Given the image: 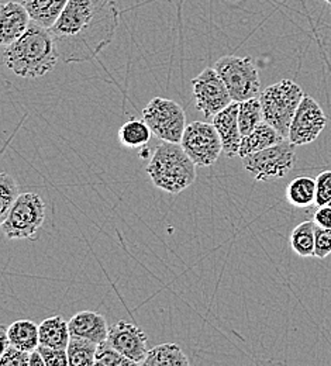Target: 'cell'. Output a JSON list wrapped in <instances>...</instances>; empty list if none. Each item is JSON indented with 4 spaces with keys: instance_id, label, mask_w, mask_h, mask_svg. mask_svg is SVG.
I'll list each match as a JSON object with an SVG mask.
<instances>
[{
    "instance_id": "obj_1",
    "label": "cell",
    "mask_w": 331,
    "mask_h": 366,
    "mask_svg": "<svg viewBox=\"0 0 331 366\" xmlns=\"http://www.w3.org/2000/svg\"><path fill=\"white\" fill-rule=\"evenodd\" d=\"M116 0H68L49 29L65 62H85L109 46L119 26Z\"/></svg>"
},
{
    "instance_id": "obj_2",
    "label": "cell",
    "mask_w": 331,
    "mask_h": 366,
    "mask_svg": "<svg viewBox=\"0 0 331 366\" xmlns=\"http://www.w3.org/2000/svg\"><path fill=\"white\" fill-rule=\"evenodd\" d=\"M61 54L47 27L31 21L27 31L14 43L4 46L3 61L17 76L34 79L51 72Z\"/></svg>"
},
{
    "instance_id": "obj_3",
    "label": "cell",
    "mask_w": 331,
    "mask_h": 366,
    "mask_svg": "<svg viewBox=\"0 0 331 366\" xmlns=\"http://www.w3.org/2000/svg\"><path fill=\"white\" fill-rule=\"evenodd\" d=\"M196 167L181 142L162 141L145 171L158 189L178 194L196 181Z\"/></svg>"
},
{
    "instance_id": "obj_4",
    "label": "cell",
    "mask_w": 331,
    "mask_h": 366,
    "mask_svg": "<svg viewBox=\"0 0 331 366\" xmlns=\"http://www.w3.org/2000/svg\"><path fill=\"white\" fill-rule=\"evenodd\" d=\"M305 93L293 81L284 79L268 86L260 94L264 120L281 136L287 138L293 116Z\"/></svg>"
},
{
    "instance_id": "obj_5",
    "label": "cell",
    "mask_w": 331,
    "mask_h": 366,
    "mask_svg": "<svg viewBox=\"0 0 331 366\" xmlns=\"http://www.w3.org/2000/svg\"><path fill=\"white\" fill-rule=\"evenodd\" d=\"M46 220V203L37 193H23L1 222L7 239H34Z\"/></svg>"
},
{
    "instance_id": "obj_6",
    "label": "cell",
    "mask_w": 331,
    "mask_h": 366,
    "mask_svg": "<svg viewBox=\"0 0 331 366\" xmlns=\"http://www.w3.org/2000/svg\"><path fill=\"white\" fill-rule=\"evenodd\" d=\"M220 74L234 102H244L261 94V79L257 65L250 56L226 55L216 61Z\"/></svg>"
},
{
    "instance_id": "obj_7",
    "label": "cell",
    "mask_w": 331,
    "mask_h": 366,
    "mask_svg": "<svg viewBox=\"0 0 331 366\" xmlns=\"http://www.w3.org/2000/svg\"><path fill=\"white\" fill-rule=\"evenodd\" d=\"M295 147L293 142L285 138L267 149L244 157V168L260 182L284 178L296 164Z\"/></svg>"
},
{
    "instance_id": "obj_8",
    "label": "cell",
    "mask_w": 331,
    "mask_h": 366,
    "mask_svg": "<svg viewBox=\"0 0 331 366\" xmlns=\"http://www.w3.org/2000/svg\"><path fill=\"white\" fill-rule=\"evenodd\" d=\"M142 119L161 141L181 142L187 129L185 110L177 102L165 97H154L142 110Z\"/></svg>"
},
{
    "instance_id": "obj_9",
    "label": "cell",
    "mask_w": 331,
    "mask_h": 366,
    "mask_svg": "<svg viewBox=\"0 0 331 366\" xmlns=\"http://www.w3.org/2000/svg\"><path fill=\"white\" fill-rule=\"evenodd\" d=\"M190 84L196 107L207 119H213L234 102L216 68H204Z\"/></svg>"
},
{
    "instance_id": "obj_10",
    "label": "cell",
    "mask_w": 331,
    "mask_h": 366,
    "mask_svg": "<svg viewBox=\"0 0 331 366\" xmlns=\"http://www.w3.org/2000/svg\"><path fill=\"white\" fill-rule=\"evenodd\" d=\"M181 145L197 167H212L223 152L222 138L213 123L192 122L185 129Z\"/></svg>"
},
{
    "instance_id": "obj_11",
    "label": "cell",
    "mask_w": 331,
    "mask_h": 366,
    "mask_svg": "<svg viewBox=\"0 0 331 366\" xmlns=\"http://www.w3.org/2000/svg\"><path fill=\"white\" fill-rule=\"evenodd\" d=\"M327 124V117L320 104L309 94H305L290 124L287 139L297 145L316 141Z\"/></svg>"
},
{
    "instance_id": "obj_12",
    "label": "cell",
    "mask_w": 331,
    "mask_h": 366,
    "mask_svg": "<svg viewBox=\"0 0 331 366\" xmlns=\"http://www.w3.org/2000/svg\"><path fill=\"white\" fill-rule=\"evenodd\" d=\"M107 342L136 365H142L147 358L148 337L139 325L133 322L120 320L112 325L109 328Z\"/></svg>"
},
{
    "instance_id": "obj_13",
    "label": "cell",
    "mask_w": 331,
    "mask_h": 366,
    "mask_svg": "<svg viewBox=\"0 0 331 366\" xmlns=\"http://www.w3.org/2000/svg\"><path fill=\"white\" fill-rule=\"evenodd\" d=\"M0 43L6 46L20 39L31 24V17L21 1H6L0 6Z\"/></svg>"
},
{
    "instance_id": "obj_14",
    "label": "cell",
    "mask_w": 331,
    "mask_h": 366,
    "mask_svg": "<svg viewBox=\"0 0 331 366\" xmlns=\"http://www.w3.org/2000/svg\"><path fill=\"white\" fill-rule=\"evenodd\" d=\"M223 144V154L229 158L238 155L242 134L238 124V102H233L230 106L223 109L212 119Z\"/></svg>"
},
{
    "instance_id": "obj_15",
    "label": "cell",
    "mask_w": 331,
    "mask_h": 366,
    "mask_svg": "<svg viewBox=\"0 0 331 366\" xmlns=\"http://www.w3.org/2000/svg\"><path fill=\"white\" fill-rule=\"evenodd\" d=\"M109 325L104 316L92 312L84 310L75 315L69 320V332L72 337H79L89 340L97 345H102L109 338Z\"/></svg>"
},
{
    "instance_id": "obj_16",
    "label": "cell",
    "mask_w": 331,
    "mask_h": 366,
    "mask_svg": "<svg viewBox=\"0 0 331 366\" xmlns=\"http://www.w3.org/2000/svg\"><path fill=\"white\" fill-rule=\"evenodd\" d=\"M282 139H285V138L270 123H267L264 120L262 123H260L254 129L252 133L242 137L241 145H239V151H238V157L244 158L250 154L260 152L262 149H267V148L281 142Z\"/></svg>"
},
{
    "instance_id": "obj_17",
    "label": "cell",
    "mask_w": 331,
    "mask_h": 366,
    "mask_svg": "<svg viewBox=\"0 0 331 366\" xmlns=\"http://www.w3.org/2000/svg\"><path fill=\"white\" fill-rule=\"evenodd\" d=\"M40 345L49 348L66 350L71 332H69V321L61 316H52L43 321L40 325Z\"/></svg>"
},
{
    "instance_id": "obj_18",
    "label": "cell",
    "mask_w": 331,
    "mask_h": 366,
    "mask_svg": "<svg viewBox=\"0 0 331 366\" xmlns=\"http://www.w3.org/2000/svg\"><path fill=\"white\" fill-rule=\"evenodd\" d=\"M27 9L31 20L43 27L51 29L61 13L64 11L68 0H20Z\"/></svg>"
},
{
    "instance_id": "obj_19",
    "label": "cell",
    "mask_w": 331,
    "mask_h": 366,
    "mask_svg": "<svg viewBox=\"0 0 331 366\" xmlns=\"http://www.w3.org/2000/svg\"><path fill=\"white\" fill-rule=\"evenodd\" d=\"M10 344L31 352L40 345V328L31 320H17L7 327Z\"/></svg>"
},
{
    "instance_id": "obj_20",
    "label": "cell",
    "mask_w": 331,
    "mask_h": 366,
    "mask_svg": "<svg viewBox=\"0 0 331 366\" xmlns=\"http://www.w3.org/2000/svg\"><path fill=\"white\" fill-rule=\"evenodd\" d=\"M142 365L185 366L189 365V360L178 344L167 342L149 350Z\"/></svg>"
},
{
    "instance_id": "obj_21",
    "label": "cell",
    "mask_w": 331,
    "mask_h": 366,
    "mask_svg": "<svg viewBox=\"0 0 331 366\" xmlns=\"http://www.w3.org/2000/svg\"><path fill=\"white\" fill-rule=\"evenodd\" d=\"M316 229L317 224L315 220H307L296 226L290 232V247L296 255L302 258L315 257Z\"/></svg>"
},
{
    "instance_id": "obj_22",
    "label": "cell",
    "mask_w": 331,
    "mask_h": 366,
    "mask_svg": "<svg viewBox=\"0 0 331 366\" xmlns=\"http://www.w3.org/2000/svg\"><path fill=\"white\" fill-rule=\"evenodd\" d=\"M286 200L295 207H309L316 202V179L295 178L286 187Z\"/></svg>"
},
{
    "instance_id": "obj_23",
    "label": "cell",
    "mask_w": 331,
    "mask_h": 366,
    "mask_svg": "<svg viewBox=\"0 0 331 366\" xmlns=\"http://www.w3.org/2000/svg\"><path fill=\"white\" fill-rule=\"evenodd\" d=\"M99 345L79 337H72L69 340L66 352L68 361L71 366H92L95 365L96 352Z\"/></svg>"
},
{
    "instance_id": "obj_24",
    "label": "cell",
    "mask_w": 331,
    "mask_h": 366,
    "mask_svg": "<svg viewBox=\"0 0 331 366\" xmlns=\"http://www.w3.org/2000/svg\"><path fill=\"white\" fill-rule=\"evenodd\" d=\"M152 132L144 120L130 119L119 130V139L127 148H140L148 144Z\"/></svg>"
},
{
    "instance_id": "obj_25",
    "label": "cell",
    "mask_w": 331,
    "mask_h": 366,
    "mask_svg": "<svg viewBox=\"0 0 331 366\" xmlns=\"http://www.w3.org/2000/svg\"><path fill=\"white\" fill-rule=\"evenodd\" d=\"M264 122V113L260 97L244 100L238 103V124L242 137L254 132V129Z\"/></svg>"
},
{
    "instance_id": "obj_26",
    "label": "cell",
    "mask_w": 331,
    "mask_h": 366,
    "mask_svg": "<svg viewBox=\"0 0 331 366\" xmlns=\"http://www.w3.org/2000/svg\"><path fill=\"white\" fill-rule=\"evenodd\" d=\"M19 186L16 181L6 172L0 175V220L3 222L9 214L11 206L19 199Z\"/></svg>"
},
{
    "instance_id": "obj_27",
    "label": "cell",
    "mask_w": 331,
    "mask_h": 366,
    "mask_svg": "<svg viewBox=\"0 0 331 366\" xmlns=\"http://www.w3.org/2000/svg\"><path fill=\"white\" fill-rule=\"evenodd\" d=\"M95 365L97 366H129L136 365L132 360L122 355L107 341L99 345L96 352Z\"/></svg>"
},
{
    "instance_id": "obj_28",
    "label": "cell",
    "mask_w": 331,
    "mask_h": 366,
    "mask_svg": "<svg viewBox=\"0 0 331 366\" xmlns=\"http://www.w3.org/2000/svg\"><path fill=\"white\" fill-rule=\"evenodd\" d=\"M0 366H30V352L10 344L0 355Z\"/></svg>"
},
{
    "instance_id": "obj_29",
    "label": "cell",
    "mask_w": 331,
    "mask_h": 366,
    "mask_svg": "<svg viewBox=\"0 0 331 366\" xmlns=\"http://www.w3.org/2000/svg\"><path fill=\"white\" fill-rule=\"evenodd\" d=\"M331 200V171H325L316 178V202L315 204L326 206Z\"/></svg>"
},
{
    "instance_id": "obj_30",
    "label": "cell",
    "mask_w": 331,
    "mask_h": 366,
    "mask_svg": "<svg viewBox=\"0 0 331 366\" xmlns=\"http://www.w3.org/2000/svg\"><path fill=\"white\" fill-rule=\"evenodd\" d=\"M331 254V229H316V241H315V257L325 259Z\"/></svg>"
},
{
    "instance_id": "obj_31",
    "label": "cell",
    "mask_w": 331,
    "mask_h": 366,
    "mask_svg": "<svg viewBox=\"0 0 331 366\" xmlns=\"http://www.w3.org/2000/svg\"><path fill=\"white\" fill-rule=\"evenodd\" d=\"M37 350L41 352V355L46 361V366L69 365L66 350L49 348V347H44V345H39Z\"/></svg>"
},
{
    "instance_id": "obj_32",
    "label": "cell",
    "mask_w": 331,
    "mask_h": 366,
    "mask_svg": "<svg viewBox=\"0 0 331 366\" xmlns=\"http://www.w3.org/2000/svg\"><path fill=\"white\" fill-rule=\"evenodd\" d=\"M315 223L319 226V227H323V229H331V206L330 204H326V206H319L316 213H315V217H313Z\"/></svg>"
},
{
    "instance_id": "obj_33",
    "label": "cell",
    "mask_w": 331,
    "mask_h": 366,
    "mask_svg": "<svg viewBox=\"0 0 331 366\" xmlns=\"http://www.w3.org/2000/svg\"><path fill=\"white\" fill-rule=\"evenodd\" d=\"M0 355L9 348L10 345V340H9V334H7V327L1 325L0 327Z\"/></svg>"
},
{
    "instance_id": "obj_34",
    "label": "cell",
    "mask_w": 331,
    "mask_h": 366,
    "mask_svg": "<svg viewBox=\"0 0 331 366\" xmlns=\"http://www.w3.org/2000/svg\"><path fill=\"white\" fill-rule=\"evenodd\" d=\"M46 361L39 350H34L30 352V366H44Z\"/></svg>"
},
{
    "instance_id": "obj_35",
    "label": "cell",
    "mask_w": 331,
    "mask_h": 366,
    "mask_svg": "<svg viewBox=\"0 0 331 366\" xmlns=\"http://www.w3.org/2000/svg\"><path fill=\"white\" fill-rule=\"evenodd\" d=\"M325 1H326V3H327V4H330V6H331V0H325Z\"/></svg>"
},
{
    "instance_id": "obj_36",
    "label": "cell",
    "mask_w": 331,
    "mask_h": 366,
    "mask_svg": "<svg viewBox=\"0 0 331 366\" xmlns=\"http://www.w3.org/2000/svg\"><path fill=\"white\" fill-rule=\"evenodd\" d=\"M329 204H330V206H331V200H330V203H329Z\"/></svg>"
}]
</instances>
